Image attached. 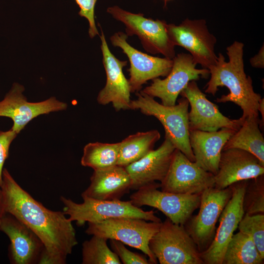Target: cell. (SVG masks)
Masks as SVG:
<instances>
[{
    "label": "cell",
    "mask_w": 264,
    "mask_h": 264,
    "mask_svg": "<svg viewBox=\"0 0 264 264\" xmlns=\"http://www.w3.org/2000/svg\"><path fill=\"white\" fill-rule=\"evenodd\" d=\"M136 94L137 98L131 101L130 109L139 110L146 115L157 118L164 129L165 138H168L189 159L195 162L189 142L188 100L182 97L177 104L165 106L141 91L137 92Z\"/></svg>",
    "instance_id": "3"
},
{
    "label": "cell",
    "mask_w": 264,
    "mask_h": 264,
    "mask_svg": "<svg viewBox=\"0 0 264 264\" xmlns=\"http://www.w3.org/2000/svg\"><path fill=\"white\" fill-rule=\"evenodd\" d=\"M243 46V44L238 41L228 46V62L225 61L221 53H219L217 63L209 69L211 77L205 90V93L214 96L219 87H226L229 93L221 95L216 102H230L239 106L242 111L240 118L243 121L248 117L259 115L260 101L262 98L254 91L252 79L244 72Z\"/></svg>",
    "instance_id": "2"
},
{
    "label": "cell",
    "mask_w": 264,
    "mask_h": 264,
    "mask_svg": "<svg viewBox=\"0 0 264 264\" xmlns=\"http://www.w3.org/2000/svg\"><path fill=\"white\" fill-rule=\"evenodd\" d=\"M0 188L4 213L24 223L42 241L44 248L38 264H66L78 244L72 221L63 211L51 210L34 198L6 168Z\"/></svg>",
    "instance_id": "1"
},
{
    "label": "cell",
    "mask_w": 264,
    "mask_h": 264,
    "mask_svg": "<svg viewBox=\"0 0 264 264\" xmlns=\"http://www.w3.org/2000/svg\"><path fill=\"white\" fill-rule=\"evenodd\" d=\"M184 225L167 218L151 239L150 249L160 264H204L200 251Z\"/></svg>",
    "instance_id": "6"
},
{
    "label": "cell",
    "mask_w": 264,
    "mask_h": 264,
    "mask_svg": "<svg viewBox=\"0 0 264 264\" xmlns=\"http://www.w3.org/2000/svg\"><path fill=\"white\" fill-rule=\"evenodd\" d=\"M236 131L222 128L215 132L189 130V142L195 163L205 171L215 175L222 149Z\"/></svg>",
    "instance_id": "21"
},
{
    "label": "cell",
    "mask_w": 264,
    "mask_h": 264,
    "mask_svg": "<svg viewBox=\"0 0 264 264\" xmlns=\"http://www.w3.org/2000/svg\"><path fill=\"white\" fill-rule=\"evenodd\" d=\"M167 29L174 45L187 50L197 64L208 69L216 64L217 40L209 31L205 20L186 19L178 25L167 24Z\"/></svg>",
    "instance_id": "9"
},
{
    "label": "cell",
    "mask_w": 264,
    "mask_h": 264,
    "mask_svg": "<svg viewBox=\"0 0 264 264\" xmlns=\"http://www.w3.org/2000/svg\"><path fill=\"white\" fill-rule=\"evenodd\" d=\"M119 142H90L83 149L81 164L93 170L106 169L117 165Z\"/></svg>",
    "instance_id": "26"
},
{
    "label": "cell",
    "mask_w": 264,
    "mask_h": 264,
    "mask_svg": "<svg viewBox=\"0 0 264 264\" xmlns=\"http://www.w3.org/2000/svg\"><path fill=\"white\" fill-rule=\"evenodd\" d=\"M82 198L83 202L78 203L63 196L60 197L64 205V213L69 216L70 220L76 221L79 225H83L86 222H97L110 218L122 217L161 222L160 219L155 215L153 210L144 211L133 205L130 200Z\"/></svg>",
    "instance_id": "4"
},
{
    "label": "cell",
    "mask_w": 264,
    "mask_h": 264,
    "mask_svg": "<svg viewBox=\"0 0 264 264\" xmlns=\"http://www.w3.org/2000/svg\"><path fill=\"white\" fill-rule=\"evenodd\" d=\"M164 0V3H165V6H166V4H167V2L168 1H169L172 0Z\"/></svg>",
    "instance_id": "36"
},
{
    "label": "cell",
    "mask_w": 264,
    "mask_h": 264,
    "mask_svg": "<svg viewBox=\"0 0 264 264\" xmlns=\"http://www.w3.org/2000/svg\"><path fill=\"white\" fill-rule=\"evenodd\" d=\"M231 196L230 186L223 189L210 188L201 194L199 212L185 227L200 253L212 242L216 223Z\"/></svg>",
    "instance_id": "11"
},
{
    "label": "cell",
    "mask_w": 264,
    "mask_h": 264,
    "mask_svg": "<svg viewBox=\"0 0 264 264\" xmlns=\"http://www.w3.org/2000/svg\"><path fill=\"white\" fill-rule=\"evenodd\" d=\"M108 239L96 235L82 244L83 264H121L118 256L107 245Z\"/></svg>",
    "instance_id": "27"
},
{
    "label": "cell",
    "mask_w": 264,
    "mask_h": 264,
    "mask_svg": "<svg viewBox=\"0 0 264 264\" xmlns=\"http://www.w3.org/2000/svg\"><path fill=\"white\" fill-rule=\"evenodd\" d=\"M156 182L145 186L130 196L134 206L147 205L162 212L173 222L184 225L199 207L201 194L173 193L157 189Z\"/></svg>",
    "instance_id": "8"
},
{
    "label": "cell",
    "mask_w": 264,
    "mask_h": 264,
    "mask_svg": "<svg viewBox=\"0 0 264 264\" xmlns=\"http://www.w3.org/2000/svg\"><path fill=\"white\" fill-rule=\"evenodd\" d=\"M180 95L188 100L190 106L189 130L215 132L226 128L237 131L243 122L240 118L232 119L223 115L218 107L206 98L195 80L190 81Z\"/></svg>",
    "instance_id": "16"
},
{
    "label": "cell",
    "mask_w": 264,
    "mask_h": 264,
    "mask_svg": "<svg viewBox=\"0 0 264 264\" xmlns=\"http://www.w3.org/2000/svg\"><path fill=\"white\" fill-rule=\"evenodd\" d=\"M259 112L261 114L262 118L260 119L259 126L260 129L262 130L264 128V98H262L260 101V105L259 108Z\"/></svg>",
    "instance_id": "34"
},
{
    "label": "cell",
    "mask_w": 264,
    "mask_h": 264,
    "mask_svg": "<svg viewBox=\"0 0 264 264\" xmlns=\"http://www.w3.org/2000/svg\"><path fill=\"white\" fill-rule=\"evenodd\" d=\"M176 148L167 138L156 150L125 167L131 180V189L138 190L165 177Z\"/></svg>",
    "instance_id": "20"
},
{
    "label": "cell",
    "mask_w": 264,
    "mask_h": 264,
    "mask_svg": "<svg viewBox=\"0 0 264 264\" xmlns=\"http://www.w3.org/2000/svg\"><path fill=\"white\" fill-rule=\"evenodd\" d=\"M18 134L11 129L0 131V187L2 182V172L4 164L8 157L11 143Z\"/></svg>",
    "instance_id": "32"
},
{
    "label": "cell",
    "mask_w": 264,
    "mask_h": 264,
    "mask_svg": "<svg viewBox=\"0 0 264 264\" xmlns=\"http://www.w3.org/2000/svg\"><path fill=\"white\" fill-rule=\"evenodd\" d=\"M112 250L118 256L121 262L124 264H149V260L138 253L132 252L128 249L122 242L110 240Z\"/></svg>",
    "instance_id": "30"
},
{
    "label": "cell",
    "mask_w": 264,
    "mask_h": 264,
    "mask_svg": "<svg viewBox=\"0 0 264 264\" xmlns=\"http://www.w3.org/2000/svg\"><path fill=\"white\" fill-rule=\"evenodd\" d=\"M239 231L248 236L264 257V214H244L239 223Z\"/></svg>",
    "instance_id": "29"
},
{
    "label": "cell",
    "mask_w": 264,
    "mask_h": 264,
    "mask_svg": "<svg viewBox=\"0 0 264 264\" xmlns=\"http://www.w3.org/2000/svg\"><path fill=\"white\" fill-rule=\"evenodd\" d=\"M128 37L126 33L118 32L111 36L110 40L113 46L121 48L127 56L130 63L128 81L131 92H137L148 81L167 76L172 69L173 60L153 56L138 50L128 43Z\"/></svg>",
    "instance_id": "15"
},
{
    "label": "cell",
    "mask_w": 264,
    "mask_h": 264,
    "mask_svg": "<svg viewBox=\"0 0 264 264\" xmlns=\"http://www.w3.org/2000/svg\"><path fill=\"white\" fill-rule=\"evenodd\" d=\"M24 87L14 83L3 99L0 101V117L10 118L11 129L19 134L33 119L43 114L63 111L67 103L52 96L42 101H28L23 95Z\"/></svg>",
    "instance_id": "12"
},
{
    "label": "cell",
    "mask_w": 264,
    "mask_h": 264,
    "mask_svg": "<svg viewBox=\"0 0 264 264\" xmlns=\"http://www.w3.org/2000/svg\"><path fill=\"white\" fill-rule=\"evenodd\" d=\"M97 0H75L80 10L78 14L86 18L89 23L88 34L91 38L99 35L94 19V8Z\"/></svg>",
    "instance_id": "31"
},
{
    "label": "cell",
    "mask_w": 264,
    "mask_h": 264,
    "mask_svg": "<svg viewBox=\"0 0 264 264\" xmlns=\"http://www.w3.org/2000/svg\"><path fill=\"white\" fill-rule=\"evenodd\" d=\"M160 137L156 130L129 135L119 142L117 165L125 167L141 159L154 150L155 143Z\"/></svg>",
    "instance_id": "24"
},
{
    "label": "cell",
    "mask_w": 264,
    "mask_h": 264,
    "mask_svg": "<svg viewBox=\"0 0 264 264\" xmlns=\"http://www.w3.org/2000/svg\"><path fill=\"white\" fill-rule=\"evenodd\" d=\"M0 231L10 240L9 257L11 264L39 263L44 245L26 225L11 215L5 214L1 219Z\"/></svg>",
    "instance_id": "18"
},
{
    "label": "cell",
    "mask_w": 264,
    "mask_h": 264,
    "mask_svg": "<svg viewBox=\"0 0 264 264\" xmlns=\"http://www.w3.org/2000/svg\"><path fill=\"white\" fill-rule=\"evenodd\" d=\"M130 189L131 180L128 173L125 167L116 165L94 170L90 185L81 196L99 200L119 199Z\"/></svg>",
    "instance_id": "22"
},
{
    "label": "cell",
    "mask_w": 264,
    "mask_h": 264,
    "mask_svg": "<svg viewBox=\"0 0 264 264\" xmlns=\"http://www.w3.org/2000/svg\"><path fill=\"white\" fill-rule=\"evenodd\" d=\"M161 223L134 218H110L97 222H88L86 233L119 241L142 251L148 256L151 264H157V259L149 244Z\"/></svg>",
    "instance_id": "5"
},
{
    "label": "cell",
    "mask_w": 264,
    "mask_h": 264,
    "mask_svg": "<svg viewBox=\"0 0 264 264\" xmlns=\"http://www.w3.org/2000/svg\"><path fill=\"white\" fill-rule=\"evenodd\" d=\"M248 180L230 185L232 196L219 217L220 224L214 238L207 248L200 253L204 264H222L227 245L244 214L243 199Z\"/></svg>",
    "instance_id": "13"
},
{
    "label": "cell",
    "mask_w": 264,
    "mask_h": 264,
    "mask_svg": "<svg viewBox=\"0 0 264 264\" xmlns=\"http://www.w3.org/2000/svg\"><path fill=\"white\" fill-rule=\"evenodd\" d=\"M99 25L101 29V49L107 80L105 87L97 95V101L101 105L111 103L116 111L130 110L131 92L129 81L123 72L127 61L119 60L111 52L103 31Z\"/></svg>",
    "instance_id": "17"
},
{
    "label": "cell",
    "mask_w": 264,
    "mask_h": 264,
    "mask_svg": "<svg viewBox=\"0 0 264 264\" xmlns=\"http://www.w3.org/2000/svg\"><path fill=\"white\" fill-rule=\"evenodd\" d=\"M259 115L248 117L241 128L227 141L222 151L237 148L256 156L264 165V138L259 126Z\"/></svg>",
    "instance_id": "23"
},
{
    "label": "cell",
    "mask_w": 264,
    "mask_h": 264,
    "mask_svg": "<svg viewBox=\"0 0 264 264\" xmlns=\"http://www.w3.org/2000/svg\"><path fill=\"white\" fill-rule=\"evenodd\" d=\"M243 208L244 214H264V175L248 180L243 196Z\"/></svg>",
    "instance_id": "28"
},
{
    "label": "cell",
    "mask_w": 264,
    "mask_h": 264,
    "mask_svg": "<svg viewBox=\"0 0 264 264\" xmlns=\"http://www.w3.org/2000/svg\"><path fill=\"white\" fill-rule=\"evenodd\" d=\"M214 186V175L191 161L176 149L168 171L160 183L161 191L176 194H201Z\"/></svg>",
    "instance_id": "14"
},
{
    "label": "cell",
    "mask_w": 264,
    "mask_h": 264,
    "mask_svg": "<svg viewBox=\"0 0 264 264\" xmlns=\"http://www.w3.org/2000/svg\"><path fill=\"white\" fill-rule=\"evenodd\" d=\"M264 259L251 239L239 231L228 242L222 264H262Z\"/></svg>",
    "instance_id": "25"
},
{
    "label": "cell",
    "mask_w": 264,
    "mask_h": 264,
    "mask_svg": "<svg viewBox=\"0 0 264 264\" xmlns=\"http://www.w3.org/2000/svg\"><path fill=\"white\" fill-rule=\"evenodd\" d=\"M250 63L253 67L264 68V45H263L259 53L250 60Z\"/></svg>",
    "instance_id": "33"
},
{
    "label": "cell",
    "mask_w": 264,
    "mask_h": 264,
    "mask_svg": "<svg viewBox=\"0 0 264 264\" xmlns=\"http://www.w3.org/2000/svg\"><path fill=\"white\" fill-rule=\"evenodd\" d=\"M5 214L4 213L2 206V202H1V190L0 188V223L1 221V219L2 217Z\"/></svg>",
    "instance_id": "35"
},
{
    "label": "cell",
    "mask_w": 264,
    "mask_h": 264,
    "mask_svg": "<svg viewBox=\"0 0 264 264\" xmlns=\"http://www.w3.org/2000/svg\"><path fill=\"white\" fill-rule=\"evenodd\" d=\"M173 60L172 69L165 78H155L150 86L140 90L152 97L159 98L161 104L165 106L176 105L178 96L190 81L207 78L210 74L208 69L197 68V64L189 53H179Z\"/></svg>",
    "instance_id": "10"
},
{
    "label": "cell",
    "mask_w": 264,
    "mask_h": 264,
    "mask_svg": "<svg viewBox=\"0 0 264 264\" xmlns=\"http://www.w3.org/2000/svg\"><path fill=\"white\" fill-rule=\"evenodd\" d=\"M107 11L125 25L128 36H137L147 52L161 54L171 59L175 57V45L169 38L165 21L147 18L143 14L131 13L118 6L110 7Z\"/></svg>",
    "instance_id": "7"
},
{
    "label": "cell",
    "mask_w": 264,
    "mask_h": 264,
    "mask_svg": "<svg viewBox=\"0 0 264 264\" xmlns=\"http://www.w3.org/2000/svg\"><path fill=\"white\" fill-rule=\"evenodd\" d=\"M264 174V165L254 155L240 149H226L221 153L214 187L223 189Z\"/></svg>",
    "instance_id": "19"
}]
</instances>
